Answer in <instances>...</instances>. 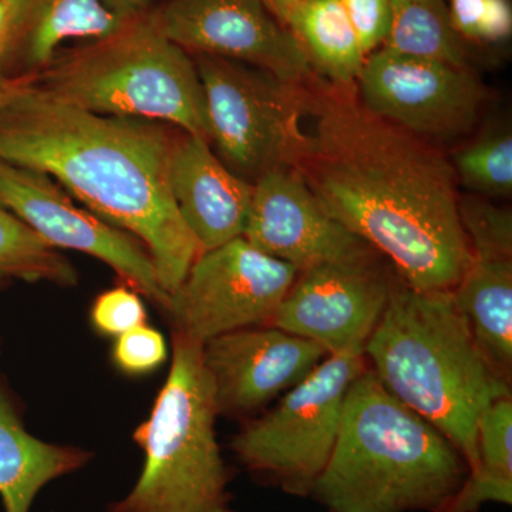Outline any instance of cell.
<instances>
[{
    "label": "cell",
    "mask_w": 512,
    "mask_h": 512,
    "mask_svg": "<svg viewBox=\"0 0 512 512\" xmlns=\"http://www.w3.org/2000/svg\"><path fill=\"white\" fill-rule=\"evenodd\" d=\"M352 86L301 93L289 167L330 217L390 259L404 284L454 291L471 249L453 164L367 110Z\"/></svg>",
    "instance_id": "6da1fadb"
},
{
    "label": "cell",
    "mask_w": 512,
    "mask_h": 512,
    "mask_svg": "<svg viewBox=\"0 0 512 512\" xmlns=\"http://www.w3.org/2000/svg\"><path fill=\"white\" fill-rule=\"evenodd\" d=\"M174 128L100 116L19 82L0 107V160L49 175L84 208L143 242L171 293L202 254L171 194Z\"/></svg>",
    "instance_id": "7a4b0ae2"
},
{
    "label": "cell",
    "mask_w": 512,
    "mask_h": 512,
    "mask_svg": "<svg viewBox=\"0 0 512 512\" xmlns=\"http://www.w3.org/2000/svg\"><path fill=\"white\" fill-rule=\"evenodd\" d=\"M365 357L387 392L436 427L470 470L478 420L511 396V387L478 346L453 292H419L392 281Z\"/></svg>",
    "instance_id": "3957f363"
},
{
    "label": "cell",
    "mask_w": 512,
    "mask_h": 512,
    "mask_svg": "<svg viewBox=\"0 0 512 512\" xmlns=\"http://www.w3.org/2000/svg\"><path fill=\"white\" fill-rule=\"evenodd\" d=\"M467 474L460 451L367 367L350 384L311 495L332 512H439Z\"/></svg>",
    "instance_id": "277c9868"
},
{
    "label": "cell",
    "mask_w": 512,
    "mask_h": 512,
    "mask_svg": "<svg viewBox=\"0 0 512 512\" xmlns=\"http://www.w3.org/2000/svg\"><path fill=\"white\" fill-rule=\"evenodd\" d=\"M28 84L77 109L158 121L208 141L207 109L194 59L161 33L150 13L130 20L114 35L56 56Z\"/></svg>",
    "instance_id": "5b68a950"
},
{
    "label": "cell",
    "mask_w": 512,
    "mask_h": 512,
    "mask_svg": "<svg viewBox=\"0 0 512 512\" xmlns=\"http://www.w3.org/2000/svg\"><path fill=\"white\" fill-rule=\"evenodd\" d=\"M171 342L167 379L150 416L133 433L144 451L143 471L107 512H235L202 343L174 329Z\"/></svg>",
    "instance_id": "8992f818"
},
{
    "label": "cell",
    "mask_w": 512,
    "mask_h": 512,
    "mask_svg": "<svg viewBox=\"0 0 512 512\" xmlns=\"http://www.w3.org/2000/svg\"><path fill=\"white\" fill-rule=\"evenodd\" d=\"M367 367L365 355L326 356L272 412L239 431L235 456L285 493L311 495L338 440L350 384Z\"/></svg>",
    "instance_id": "52a82bcc"
},
{
    "label": "cell",
    "mask_w": 512,
    "mask_h": 512,
    "mask_svg": "<svg viewBox=\"0 0 512 512\" xmlns=\"http://www.w3.org/2000/svg\"><path fill=\"white\" fill-rule=\"evenodd\" d=\"M194 62L204 92L208 141L222 163L251 184L289 165L301 86L222 57L197 55Z\"/></svg>",
    "instance_id": "ba28073f"
},
{
    "label": "cell",
    "mask_w": 512,
    "mask_h": 512,
    "mask_svg": "<svg viewBox=\"0 0 512 512\" xmlns=\"http://www.w3.org/2000/svg\"><path fill=\"white\" fill-rule=\"evenodd\" d=\"M299 271L244 238L202 252L175 291L165 315L188 338L208 340L271 325Z\"/></svg>",
    "instance_id": "9c48e42d"
},
{
    "label": "cell",
    "mask_w": 512,
    "mask_h": 512,
    "mask_svg": "<svg viewBox=\"0 0 512 512\" xmlns=\"http://www.w3.org/2000/svg\"><path fill=\"white\" fill-rule=\"evenodd\" d=\"M0 205L52 247L83 252L109 265L124 285L167 313L170 293L143 242L77 205L49 175L0 160Z\"/></svg>",
    "instance_id": "30bf717a"
},
{
    "label": "cell",
    "mask_w": 512,
    "mask_h": 512,
    "mask_svg": "<svg viewBox=\"0 0 512 512\" xmlns=\"http://www.w3.org/2000/svg\"><path fill=\"white\" fill-rule=\"evenodd\" d=\"M357 89L367 110L427 141L468 133L484 103L483 86L468 67L387 49L366 57Z\"/></svg>",
    "instance_id": "8fae6325"
},
{
    "label": "cell",
    "mask_w": 512,
    "mask_h": 512,
    "mask_svg": "<svg viewBox=\"0 0 512 512\" xmlns=\"http://www.w3.org/2000/svg\"><path fill=\"white\" fill-rule=\"evenodd\" d=\"M150 15L187 53L245 63L291 86L312 76L298 40L264 0H170Z\"/></svg>",
    "instance_id": "7c38bea8"
},
{
    "label": "cell",
    "mask_w": 512,
    "mask_h": 512,
    "mask_svg": "<svg viewBox=\"0 0 512 512\" xmlns=\"http://www.w3.org/2000/svg\"><path fill=\"white\" fill-rule=\"evenodd\" d=\"M392 281L375 259L313 266L299 272L271 325L318 343L328 355H365Z\"/></svg>",
    "instance_id": "4fadbf2b"
},
{
    "label": "cell",
    "mask_w": 512,
    "mask_h": 512,
    "mask_svg": "<svg viewBox=\"0 0 512 512\" xmlns=\"http://www.w3.org/2000/svg\"><path fill=\"white\" fill-rule=\"evenodd\" d=\"M242 238L299 272L323 264L375 259V249L330 217L289 165L255 181Z\"/></svg>",
    "instance_id": "5bb4252c"
},
{
    "label": "cell",
    "mask_w": 512,
    "mask_h": 512,
    "mask_svg": "<svg viewBox=\"0 0 512 512\" xmlns=\"http://www.w3.org/2000/svg\"><path fill=\"white\" fill-rule=\"evenodd\" d=\"M328 356L318 343L272 325L252 326L202 343L218 416H247L302 382Z\"/></svg>",
    "instance_id": "9a60e30c"
},
{
    "label": "cell",
    "mask_w": 512,
    "mask_h": 512,
    "mask_svg": "<svg viewBox=\"0 0 512 512\" xmlns=\"http://www.w3.org/2000/svg\"><path fill=\"white\" fill-rule=\"evenodd\" d=\"M170 187L181 218L202 252L244 237L254 184L222 163L205 138L181 133L170 164Z\"/></svg>",
    "instance_id": "2e32d148"
},
{
    "label": "cell",
    "mask_w": 512,
    "mask_h": 512,
    "mask_svg": "<svg viewBox=\"0 0 512 512\" xmlns=\"http://www.w3.org/2000/svg\"><path fill=\"white\" fill-rule=\"evenodd\" d=\"M121 19L101 0H18V29L3 79L28 83L70 39L99 40L119 32Z\"/></svg>",
    "instance_id": "e0dca14e"
},
{
    "label": "cell",
    "mask_w": 512,
    "mask_h": 512,
    "mask_svg": "<svg viewBox=\"0 0 512 512\" xmlns=\"http://www.w3.org/2000/svg\"><path fill=\"white\" fill-rule=\"evenodd\" d=\"M92 451L30 434L0 377V500L5 512H30L47 484L83 470Z\"/></svg>",
    "instance_id": "ac0fdd59"
},
{
    "label": "cell",
    "mask_w": 512,
    "mask_h": 512,
    "mask_svg": "<svg viewBox=\"0 0 512 512\" xmlns=\"http://www.w3.org/2000/svg\"><path fill=\"white\" fill-rule=\"evenodd\" d=\"M451 292L484 355L510 379L512 254L471 251L470 264Z\"/></svg>",
    "instance_id": "d6986e66"
},
{
    "label": "cell",
    "mask_w": 512,
    "mask_h": 512,
    "mask_svg": "<svg viewBox=\"0 0 512 512\" xmlns=\"http://www.w3.org/2000/svg\"><path fill=\"white\" fill-rule=\"evenodd\" d=\"M284 23L318 70L338 86H352L366 55L340 0H302L291 6Z\"/></svg>",
    "instance_id": "ffe728a7"
},
{
    "label": "cell",
    "mask_w": 512,
    "mask_h": 512,
    "mask_svg": "<svg viewBox=\"0 0 512 512\" xmlns=\"http://www.w3.org/2000/svg\"><path fill=\"white\" fill-rule=\"evenodd\" d=\"M512 504V399L497 400L477 424V461L439 512H477Z\"/></svg>",
    "instance_id": "44dd1931"
},
{
    "label": "cell",
    "mask_w": 512,
    "mask_h": 512,
    "mask_svg": "<svg viewBox=\"0 0 512 512\" xmlns=\"http://www.w3.org/2000/svg\"><path fill=\"white\" fill-rule=\"evenodd\" d=\"M383 49L467 67L466 46L454 28L446 0H392Z\"/></svg>",
    "instance_id": "7402d4cb"
},
{
    "label": "cell",
    "mask_w": 512,
    "mask_h": 512,
    "mask_svg": "<svg viewBox=\"0 0 512 512\" xmlns=\"http://www.w3.org/2000/svg\"><path fill=\"white\" fill-rule=\"evenodd\" d=\"M0 276L47 282L70 288L79 281L76 268L25 222L0 205Z\"/></svg>",
    "instance_id": "603a6c76"
},
{
    "label": "cell",
    "mask_w": 512,
    "mask_h": 512,
    "mask_svg": "<svg viewBox=\"0 0 512 512\" xmlns=\"http://www.w3.org/2000/svg\"><path fill=\"white\" fill-rule=\"evenodd\" d=\"M450 161L464 187L491 197L511 195L512 137L507 131L478 138Z\"/></svg>",
    "instance_id": "cb8c5ba5"
},
{
    "label": "cell",
    "mask_w": 512,
    "mask_h": 512,
    "mask_svg": "<svg viewBox=\"0 0 512 512\" xmlns=\"http://www.w3.org/2000/svg\"><path fill=\"white\" fill-rule=\"evenodd\" d=\"M448 9L454 28L463 40L498 43L511 36L510 0H450Z\"/></svg>",
    "instance_id": "d4e9b609"
},
{
    "label": "cell",
    "mask_w": 512,
    "mask_h": 512,
    "mask_svg": "<svg viewBox=\"0 0 512 512\" xmlns=\"http://www.w3.org/2000/svg\"><path fill=\"white\" fill-rule=\"evenodd\" d=\"M458 211L471 251L512 254L510 211L474 197L460 198Z\"/></svg>",
    "instance_id": "484cf974"
},
{
    "label": "cell",
    "mask_w": 512,
    "mask_h": 512,
    "mask_svg": "<svg viewBox=\"0 0 512 512\" xmlns=\"http://www.w3.org/2000/svg\"><path fill=\"white\" fill-rule=\"evenodd\" d=\"M147 319L143 298L136 289L128 285L101 292L90 309L93 329L109 338H119L128 330L146 325Z\"/></svg>",
    "instance_id": "4316f807"
},
{
    "label": "cell",
    "mask_w": 512,
    "mask_h": 512,
    "mask_svg": "<svg viewBox=\"0 0 512 512\" xmlns=\"http://www.w3.org/2000/svg\"><path fill=\"white\" fill-rule=\"evenodd\" d=\"M168 346L163 333L141 325L120 335L111 349L114 366L127 376H147L167 362Z\"/></svg>",
    "instance_id": "83f0119b"
},
{
    "label": "cell",
    "mask_w": 512,
    "mask_h": 512,
    "mask_svg": "<svg viewBox=\"0 0 512 512\" xmlns=\"http://www.w3.org/2000/svg\"><path fill=\"white\" fill-rule=\"evenodd\" d=\"M359 37L365 55L386 40L392 16V0H340Z\"/></svg>",
    "instance_id": "f1b7e54d"
},
{
    "label": "cell",
    "mask_w": 512,
    "mask_h": 512,
    "mask_svg": "<svg viewBox=\"0 0 512 512\" xmlns=\"http://www.w3.org/2000/svg\"><path fill=\"white\" fill-rule=\"evenodd\" d=\"M16 29H18V2L0 0V77L12 52Z\"/></svg>",
    "instance_id": "f546056e"
},
{
    "label": "cell",
    "mask_w": 512,
    "mask_h": 512,
    "mask_svg": "<svg viewBox=\"0 0 512 512\" xmlns=\"http://www.w3.org/2000/svg\"><path fill=\"white\" fill-rule=\"evenodd\" d=\"M104 5L124 20H133L146 15L148 6L154 0H101Z\"/></svg>",
    "instance_id": "4dcf8cb0"
},
{
    "label": "cell",
    "mask_w": 512,
    "mask_h": 512,
    "mask_svg": "<svg viewBox=\"0 0 512 512\" xmlns=\"http://www.w3.org/2000/svg\"><path fill=\"white\" fill-rule=\"evenodd\" d=\"M264 2L266 6H268V9L274 13L276 18L281 19L286 10L295 5V3L302 2V0H264Z\"/></svg>",
    "instance_id": "1f68e13d"
},
{
    "label": "cell",
    "mask_w": 512,
    "mask_h": 512,
    "mask_svg": "<svg viewBox=\"0 0 512 512\" xmlns=\"http://www.w3.org/2000/svg\"><path fill=\"white\" fill-rule=\"evenodd\" d=\"M18 83L19 82H10V80L2 79V77H0V107H2L3 103L8 100L10 93L15 90L16 84Z\"/></svg>",
    "instance_id": "d6a6232c"
}]
</instances>
